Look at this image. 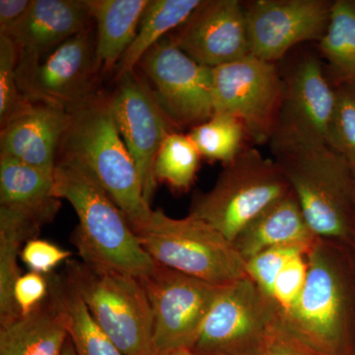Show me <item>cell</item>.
<instances>
[{
    "mask_svg": "<svg viewBox=\"0 0 355 355\" xmlns=\"http://www.w3.org/2000/svg\"><path fill=\"white\" fill-rule=\"evenodd\" d=\"M65 110L34 104L0 132V155L55 171L62 137L69 125Z\"/></svg>",
    "mask_w": 355,
    "mask_h": 355,
    "instance_id": "obj_18",
    "label": "cell"
},
{
    "mask_svg": "<svg viewBox=\"0 0 355 355\" xmlns=\"http://www.w3.org/2000/svg\"><path fill=\"white\" fill-rule=\"evenodd\" d=\"M141 282L153 311L155 355L193 349L222 286L160 265Z\"/></svg>",
    "mask_w": 355,
    "mask_h": 355,
    "instance_id": "obj_12",
    "label": "cell"
},
{
    "mask_svg": "<svg viewBox=\"0 0 355 355\" xmlns=\"http://www.w3.org/2000/svg\"><path fill=\"white\" fill-rule=\"evenodd\" d=\"M354 253H355V252H354Z\"/></svg>",
    "mask_w": 355,
    "mask_h": 355,
    "instance_id": "obj_40",
    "label": "cell"
},
{
    "mask_svg": "<svg viewBox=\"0 0 355 355\" xmlns=\"http://www.w3.org/2000/svg\"><path fill=\"white\" fill-rule=\"evenodd\" d=\"M202 157L228 164L250 144L244 127L237 119L214 114L209 120L189 132Z\"/></svg>",
    "mask_w": 355,
    "mask_h": 355,
    "instance_id": "obj_27",
    "label": "cell"
},
{
    "mask_svg": "<svg viewBox=\"0 0 355 355\" xmlns=\"http://www.w3.org/2000/svg\"><path fill=\"white\" fill-rule=\"evenodd\" d=\"M96 26V55L101 71H113L132 46L149 0H86Z\"/></svg>",
    "mask_w": 355,
    "mask_h": 355,
    "instance_id": "obj_21",
    "label": "cell"
},
{
    "mask_svg": "<svg viewBox=\"0 0 355 355\" xmlns=\"http://www.w3.org/2000/svg\"><path fill=\"white\" fill-rule=\"evenodd\" d=\"M309 251L299 246H280L265 250L246 261L247 277L272 298L275 280L284 266L296 254Z\"/></svg>",
    "mask_w": 355,
    "mask_h": 355,
    "instance_id": "obj_30",
    "label": "cell"
},
{
    "mask_svg": "<svg viewBox=\"0 0 355 355\" xmlns=\"http://www.w3.org/2000/svg\"><path fill=\"white\" fill-rule=\"evenodd\" d=\"M282 62V98L270 147L328 144L336 85L321 55L300 51Z\"/></svg>",
    "mask_w": 355,
    "mask_h": 355,
    "instance_id": "obj_9",
    "label": "cell"
},
{
    "mask_svg": "<svg viewBox=\"0 0 355 355\" xmlns=\"http://www.w3.org/2000/svg\"><path fill=\"white\" fill-rule=\"evenodd\" d=\"M32 0L0 1V35H7L15 27L31 7Z\"/></svg>",
    "mask_w": 355,
    "mask_h": 355,
    "instance_id": "obj_35",
    "label": "cell"
},
{
    "mask_svg": "<svg viewBox=\"0 0 355 355\" xmlns=\"http://www.w3.org/2000/svg\"><path fill=\"white\" fill-rule=\"evenodd\" d=\"M53 195L67 200L78 216L71 241L81 260L140 279L155 268L157 263L141 246L120 207L87 173L58 160Z\"/></svg>",
    "mask_w": 355,
    "mask_h": 355,
    "instance_id": "obj_3",
    "label": "cell"
},
{
    "mask_svg": "<svg viewBox=\"0 0 355 355\" xmlns=\"http://www.w3.org/2000/svg\"><path fill=\"white\" fill-rule=\"evenodd\" d=\"M93 23L86 0H32L23 19L6 36L21 57L40 60Z\"/></svg>",
    "mask_w": 355,
    "mask_h": 355,
    "instance_id": "obj_17",
    "label": "cell"
},
{
    "mask_svg": "<svg viewBox=\"0 0 355 355\" xmlns=\"http://www.w3.org/2000/svg\"><path fill=\"white\" fill-rule=\"evenodd\" d=\"M164 355H202L198 354L197 352H193V350H180V352H171V354Z\"/></svg>",
    "mask_w": 355,
    "mask_h": 355,
    "instance_id": "obj_37",
    "label": "cell"
},
{
    "mask_svg": "<svg viewBox=\"0 0 355 355\" xmlns=\"http://www.w3.org/2000/svg\"><path fill=\"white\" fill-rule=\"evenodd\" d=\"M137 235L157 265L218 286L247 277L246 260L233 242L190 214L173 218L163 210H153Z\"/></svg>",
    "mask_w": 355,
    "mask_h": 355,
    "instance_id": "obj_6",
    "label": "cell"
},
{
    "mask_svg": "<svg viewBox=\"0 0 355 355\" xmlns=\"http://www.w3.org/2000/svg\"><path fill=\"white\" fill-rule=\"evenodd\" d=\"M305 286L284 315L287 330L319 355L355 352V253L318 240L307 253Z\"/></svg>",
    "mask_w": 355,
    "mask_h": 355,
    "instance_id": "obj_2",
    "label": "cell"
},
{
    "mask_svg": "<svg viewBox=\"0 0 355 355\" xmlns=\"http://www.w3.org/2000/svg\"><path fill=\"white\" fill-rule=\"evenodd\" d=\"M202 0H149L137 37L116 67V78L137 69L151 48L186 22Z\"/></svg>",
    "mask_w": 355,
    "mask_h": 355,
    "instance_id": "obj_24",
    "label": "cell"
},
{
    "mask_svg": "<svg viewBox=\"0 0 355 355\" xmlns=\"http://www.w3.org/2000/svg\"><path fill=\"white\" fill-rule=\"evenodd\" d=\"M116 81V90L110 95L114 120L139 169L146 200L151 203L158 184L154 165L159 149L177 128L137 69L123 74Z\"/></svg>",
    "mask_w": 355,
    "mask_h": 355,
    "instance_id": "obj_15",
    "label": "cell"
},
{
    "mask_svg": "<svg viewBox=\"0 0 355 355\" xmlns=\"http://www.w3.org/2000/svg\"><path fill=\"white\" fill-rule=\"evenodd\" d=\"M100 71L91 25L43 58L19 55L16 76L21 92L33 104L69 112L95 94Z\"/></svg>",
    "mask_w": 355,
    "mask_h": 355,
    "instance_id": "obj_10",
    "label": "cell"
},
{
    "mask_svg": "<svg viewBox=\"0 0 355 355\" xmlns=\"http://www.w3.org/2000/svg\"><path fill=\"white\" fill-rule=\"evenodd\" d=\"M48 277L34 272L22 273L15 282L14 301L20 317L27 316L49 297Z\"/></svg>",
    "mask_w": 355,
    "mask_h": 355,
    "instance_id": "obj_33",
    "label": "cell"
},
{
    "mask_svg": "<svg viewBox=\"0 0 355 355\" xmlns=\"http://www.w3.org/2000/svg\"><path fill=\"white\" fill-rule=\"evenodd\" d=\"M263 355H319L302 340L287 330L284 324L280 327L275 338Z\"/></svg>",
    "mask_w": 355,
    "mask_h": 355,
    "instance_id": "obj_34",
    "label": "cell"
},
{
    "mask_svg": "<svg viewBox=\"0 0 355 355\" xmlns=\"http://www.w3.org/2000/svg\"><path fill=\"white\" fill-rule=\"evenodd\" d=\"M53 195V172L0 155V209L43 228L62 207Z\"/></svg>",
    "mask_w": 355,
    "mask_h": 355,
    "instance_id": "obj_19",
    "label": "cell"
},
{
    "mask_svg": "<svg viewBox=\"0 0 355 355\" xmlns=\"http://www.w3.org/2000/svg\"><path fill=\"white\" fill-rule=\"evenodd\" d=\"M200 158L202 155L189 133H170L156 157V181L168 184L178 193H186L195 183Z\"/></svg>",
    "mask_w": 355,
    "mask_h": 355,
    "instance_id": "obj_26",
    "label": "cell"
},
{
    "mask_svg": "<svg viewBox=\"0 0 355 355\" xmlns=\"http://www.w3.org/2000/svg\"><path fill=\"white\" fill-rule=\"evenodd\" d=\"M137 67L175 128H191L214 116L212 69L186 55L171 37L154 44Z\"/></svg>",
    "mask_w": 355,
    "mask_h": 355,
    "instance_id": "obj_13",
    "label": "cell"
},
{
    "mask_svg": "<svg viewBox=\"0 0 355 355\" xmlns=\"http://www.w3.org/2000/svg\"><path fill=\"white\" fill-rule=\"evenodd\" d=\"M19 50L10 37L0 35V125L25 113L34 106L26 99L18 85L16 69Z\"/></svg>",
    "mask_w": 355,
    "mask_h": 355,
    "instance_id": "obj_29",
    "label": "cell"
},
{
    "mask_svg": "<svg viewBox=\"0 0 355 355\" xmlns=\"http://www.w3.org/2000/svg\"><path fill=\"white\" fill-rule=\"evenodd\" d=\"M291 191L275 159L248 144L224 165L211 190L193 195L189 214L233 242L243 229Z\"/></svg>",
    "mask_w": 355,
    "mask_h": 355,
    "instance_id": "obj_5",
    "label": "cell"
},
{
    "mask_svg": "<svg viewBox=\"0 0 355 355\" xmlns=\"http://www.w3.org/2000/svg\"><path fill=\"white\" fill-rule=\"evenodd\" d=\"M58 161L87 173L120 207L137 234L153 214L139 169L114 120L110 95L96 92L69 110Z\"/></svg>",
    "mask_w": 355,
    "mask_h": 355,
    "instance_id": "obj_1",
    "label": "cell"
},
{
    "mask_svg": "<svg viewBox=\"0 0 355 355\" xmlns=\"http://www.w3.org/2000/svg\"><path fill=\"white\" fill-rule=\"evenodd\" d=\"M330 0H254L244 3L252 57L279 64L296 46L319 43L330 24Z\"/></svg>",
    "mask_w": 355,
    "mask_h": 355,
    "instance_id": "obj_14",
    "label": "cell"
},
{
    "mask_svg": "<svg viewBox=\"0 0 355 355\" xmlns=\"http://www.w3.org/2000/svg\"><path fill=\"white\" fill-rule=\"evenodd\" d=\"M49 296L64 319L77 355H125L97 323L80 294L64 273L46 275Z\"/></svg>",
    "mask_w": 355,
    "mask_h": 355,
    "instance_id": "obj_23",
    "label": "cell"
},
{
    "mask_svg": "<svg viewBox=\"0 0 355 355\" xmlns=\"http://www.w3.org/2000/svg\"><path fill=\"white\" fill-rule=\"evenodd\" d=\"M62 273L123 354L155 355L153 311L141 279L74 259Z\"/></svg>",
    "mask_w": 355,
    "mask_h": 355,
    "instance_id": "obj_7",
    "label": "cell"
},
{
    "mask_svg": "<svg viewBox=\"0 0 355 355\" xmlns=\"http://www.w3.org/2000/svg\"><path fill=\"white\" fill-rule=\"evenodd\" d=\"M318 240L291 191L243 229L233 244L247 261L270 248L299 246L310 250Z\"/></svg>",
    "mask_w": 355,
    "mask_h": 355,
    "instance_id": "obj_20",
    "label": "cell"
},
{
    "mask_svg": "<svg viewBox=\"0 0 355 355\" xmlns=\"http://www.w3.org/2000/svg\"><path fill=\"white\" fill-rule=\"evenodd\" d=\"M328 146L355 167V84L336 85V100L328 132Z\"/></svg>",
    "mask_w": 355,
    "mask_h": 355,
    "instance_id": "obj_28",
    "label": "cell"
},
{
    "mask_svg": "<svg viewBox=\"0 0 355 355\" xmlns=\"http://www.w3.org/2000/svg\"><path fill=\"white\" fill-rule=\"evenodd\" d=\"M62 355H77L76 350H74L73 345H72L71 340L70 338H67V342L65 343L64 352Z\"/></svg>",
    "mask_w": 355,
    "mask_h": 355,
    "instance_id": "obj_36",
    "label": "cell"
},
{
    "mask_svg": "<svg viewBox=\"0 0 355 355\" xmlns=\"http://www.w3.org/2000/svg\"><path fill=\"white\" fill-rule=\"evenodd\" d=\"M282 323L275 301L243 277L221 287L191 350L202 355H263Z\"/></svg>",
    "mask_w": 355,
    "mask_h": 355,
    "instance_id": "obj_8",
    "label": "cell"
},
{
    "mask_svg": "<svg viewBox=\"0 0 355 355\" xmlns=\"http://www.w3.org/2000/svg\"><path fill=\"white\" fill-rule=\"evenodd\" d=\"M352 198H354V209L355 216V167H352Z\"/></svg>",
    "mask_w": 355,
    "mask_h": 355,
    "instance_id": "obj_38",
    "label": "cell"
},
{
    "mask_svg": "<svg viewBox=\"0 0 355 355\" xmlns=\"http://www.w3.org/2000/svg\"><path fill=\"white\" fill-rule=\"evenodd\" d=\"M282 89L279 64L252 55L212 69L214 114L237 119L254 146L270 144Z\"/></svg>",
    "mask_w": 355,
    "mask_h": 355,
    "instance_id": "obj_11",
    "label": "cell"
},
{
    "mask_svg": "<svg viewBox=\"0 0 355 355\" xmlns=\"http://www.w3.org/2000/svg\"><path fill=\"white\" fill-rule=\"evenodd\" d=\"M318 46L334 84H355V0L333 2L330 24Z\"/></svg>",
    "mask_w": 355,
    "mask_h": 355,
    "instance_id": "obj_25",
    "label": "cell"
},
{
    "mask_svg": "<svg viewBox=\"0 0 355 355\" xmlns=\"http://www.w3.org/2000/svg\"><path fill=\"white\" fill-rule=\"evenodd\" d=\"M67 338L62 314L49 296L27 316L0 327V355H62Z\"/></svg>",
    "mask_w": 355,
    "mask_h": 355,
    "instance_id": "obj_22",
    "label": "cell"
},
{
    "mask_svg": "<svg viewBox=\"0 0 355 355\" xmlns=\"http://www.w3.org/2000/svg\"><path fill=\"white\" fill-rule=\"evenodd\" d=\"M307 253L293 257L275 280L272 299L282 316L293 307L304 288L308 272Z\"/></svg>",
    "mask_w": 355,
    "mask_h": 355,
    "instance_id": "obj_31",
    "label": "cell"
},
{
    "mask_svg": "<svg viewBox=\"0 0 355 355\" xmlns=\"http://www.w3.org/2000/svg\"><path fill=\"white\" fill-rule=\"evenodd\" d=\"M352 355H355V352H354V354H352Z\"/></svg>",
    "mask_w": 355,
    "mask_h": 355,
    "instance_id": "obj_39",
    "label": "cell"
},
{
    "mask_svg": "<svg viewBox=\"0 0 355 355\" xmlns=\"http://www.w3.org/2000/svg\"><path fill=\"white\" fill-rule=\"evenodd\" d=\"M72 253L48 240L34 239L26 242L21 250L20 259L30 272L49 275L55 268L71 259Z\"/></svg>",
    "mask_w": 355,
    "mask_h": 355,
    "instance_id": "obj_32",
    "label": "cell"
},
{
    "mask_svg": "<svg viewBox=\"0 0 355 355\" xmlns=\"http://www.w3.org/2000/svg\"><path fill=\"white\" fill-rule=\"evenodd\" d=\"M270 150L313 233L355 252L352 166L324 144Z\"/></svg>",
    "mask_w": 355,
    "mask_h": 355,
    "instance_id": "obj_4",
    "label": "cell"
},
{
    "mask_svg": "<svg viewBox=\"0 0 355 355\" xmlns=\"http://www.w3.org/2000/svg\"><path fill=\"white\" fill-rule=\"evenodd\" d=\"M171 38L186 55L209 69L251 55L244 2L202 0Z\"/></svg>",
    "mask_w": 355,
    "mask_h": 355,
    "instance_id": "obj_16",
    "label": "cell"
}]
</instances>
